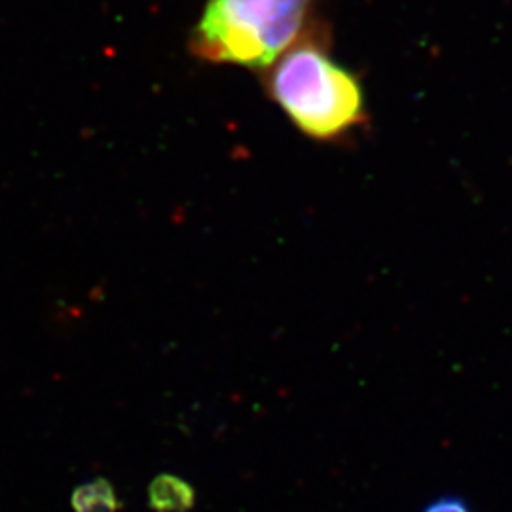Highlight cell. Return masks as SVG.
<instances>
[{
    "label": "cell",
    "mask_w": 512,
    "mask_h": 512,
    "mask_svg": "<svg viewBox=\"0 0 512 512\" xmlns=\"http://www.w3.org/2000/svg\"><path fill=\"white\" fill-rule=\"evenodd\" d=\"M148 497L154 512H190L196 505L194 488L179 476H156L150 484Z\"/></svg>",
    "instance_id": "obj_3"
},
{
    "label": "cell",
    "mask_w": 512,
    "mask_h": 512,
    "mask_svg": "<svg viewBox=\"0 0 512 512\" xmlns=\"http://www.w3.org/2000/svg\"><path fill=\"white\" fill-rule=\"evenodd\" d=\"M317 0H205L190 52L258 76L321 21Z\"/></svg>",
    "instance_id": "obj_2"
},
{
    "label": "cell",
    "mask_w": 512,
    "mask_h": 512,
    "mask_svg": "<svg viewBox=\"0 0 512 512\" xmlns=\"http://www.w3.org/2000/svg\"><path fill=\"white\" fill-rule=\"evenodd\" d=\"M73 509L74 512H118L122 509V503L112 484L97 478L74 490Z\"/></svg>",
    "instance_id": "obj_4"
},
{
    "label": "cell",
    "mask_w": 512,
    "mask_h": 512,
    "mask_svg": "<svg viewBox=\"0 0 512 512\" xmlns=\"http://www.w3.org/2000/svg\"><path fill=\"white\" fill-rule=\"evenodd\" d=\"M421 512H473L467 499L459 495H442L431 501Z\"/></svg>",
    "instance_id": "obj_5"
},
{
    "label": "cell",
    "mask_w": 512,
    "mask_h": 512,
    "mask_svg": "<svg viewBox=\"0 0 512 512\" xmlns=\"http://www.w3.org/2000/svg\"><path fill=\"white\" fill-rule=\"evenodd\" d=\"M270 101L304 137L321 145H349L370 124L361 76L332 54L325 19L260 74Z\"/></svg>",
    "instance_id": "obj_1"
}]
</instances>
